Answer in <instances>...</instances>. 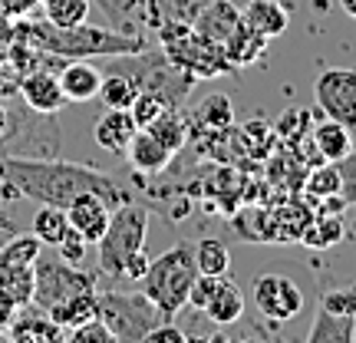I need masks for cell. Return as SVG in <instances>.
Instances as JSON below:
<instances>
[{"instance_id":"36","label":"cell","mask_w":356,"mask_h":343,"mask_svg":"<svg viewBox=\"0 0 356 343\" xmlns=\"http://www.w3.org/2000/svg\"><path fill=\"white\" fill-rule=\"evenodd\" d=\"M198 115H202V122H204V126L225 129V126H231V119H234V109H231V99H228V96H221V93H215V96H208V99L202 102V109H198Z\"/></svg>"},{"instance_id":"26","label":"cell","mask_w":356,"mask_h":343,"mask_svg":"<svg viewBox=\"0 0 356 343\" xmlns=\"http://www.w3.org/2000/svg\"><path fill=\"white\" fill-rule=\"evenodd\" d=\"M139 96V86H136V79L122 73V70H106L102 73V86H99V99L106 109H129L132 99Z\"/></svg>"},{"instance_id":"48","label":"cell","mask_w":356,"mask_h":343,"mask_svg":"<svg viewBox=\"0 0 356 343\" xmlns=\"http://www.w3.org/2000/svg\"><path fill=\"white\" fill-rule=\"evenodd\" d=\"M0 208H3V195H0Z\"/></svg>"},{"instance_id":"35","label":"cell","mask_w":356,"mask_h":343,"mask_svg":"<svg viewBox=\"0 0 356 343\" xmlns=\"http://www.w3.org/2000/svg\"><path fill=\"white\" fill-rule=\"evenodd\" d=\"M168 106L159 96H152V93H145V89H139V96L132 99V106H129V115H132V122L139 129H149L159 119V115L165 113Z\"/></svg>"},{"instance_id":"20","label":"cell","mask_w":356,"mask_h":343,"mask_svg":"<svg viewBox=\"0 0 356 343\" xmlns=\"http://www.w3.org/2000/svg\"><path fill=\"white\" fill-rule=\"evenodd\" d=\"M204 317L211 320V324H238L241 320V314H244V294H241V287L234 284V280H228V274L218 280V287H215V294H211V301L204 304V310H202Z\"/></svg>"},{"instance_id":"46","label":"cell","mask_w":356,"mask_h":343,"mask_svg":"<svg viewBox=\"0 0 356 343\" xmlns=\"http://www.w3.org/2000/svg\"><path fill=\"white\" fill-rule=\"evenodd\" d=\"M337 3H340V10H343L346 17H353L356 20V0H337Z\"/></svg>"},{"instance_id":"38","label":"cell","mask_w":356,"mask_h":343,"mask_svg":"<svg viewBox=\"0 0 356 343\" xmlns=\"http://www.w3.org/2000/svg\"><path fill=\"white\" fill-rule=\"evenodd\" d=\"M337 168H340V178H343L340 198H343L346 208H350V205H356V149H350V155H343V159L337 162Z\"/></svg>"},{"instance_id":"12","label":"cell","mask_w":356,"mask_h":343,"mask_svg":"<svg viewBox=\"0 0 356 343\" xmlns=\"http://www.w3.org/2000/svg\"><path fill=\"white\" fill-rule=\"evenodd\" d=\"M7 340H17V343H56V340H66V330L56 324V320L37 307L33 301L24 307H17L13 320L7 324Z\"/></svg>"},{"instance_id":"2","label":"cell","mask_w":356,"mask_h":343,"mask_svg":"<svg viewBox=\"0 0 356 343\" xmlns=\"http://www.w3.org/2000/svg\"><path fill=\"white\" fill-rule=\"evenodd\" d=\"M13 40H20L33 50H43L60 60H96V56H132V53L149 50V40L142 33H122L113 26H92V24H73V26H53L50 20L30 24L20 17L13 26Z\"/></svg>"},{"instance_id":"21","label":"cell","mask_w":356,"mask_h":343,"mask_svg":"<svg viewBox=\"0 0 356 343\" xmlns=\"http://www.w3.org/2000/svg\"><path fill=\"white\" fill-rule=\"evenodd\" d=\"M267 43H270V40L261 37L254 26L244 24V17H241V24L234 26V33L225 40V56L231 60L234 70H244V66L257 63V56L267 50Z\"/></svg>"},{"instance_id":"47","label":"cell","mask_w":356,"mask_h":343,"mask_svg":"<svg viewBox=\"0 0 356 343\" xmlns=\"http://www.w3.org/2000/svg\"><path fill=\"white\" fill-rule=\"evenodd\" d=\"M3 129H7V109L0 106V136H3Z\"/></svg>"},{"instance_id":"9","label":"cell","mask_w":356,"mask_h":343,"mask_svg":"<svg viewBox=\"0 0 356 343\" xmlns=\"http://www.w3.org/2000/svg\"><path fill=\"white\" fill-rule=\"evenodd\" d=\"M314 96L327 119H337L346 129H356V70H346V66L323 70L317 77Z\"/></svg>"},{"instance_id":"8","label":"cell","mask_w":356,"mask_h":343,"mask_svg":"<svg viewBox=\"0 0 356 343\" xmlns=\"http://www.w3.org/2000/svg\"><path fill=\"white\" fill-rule=\"evenodd\" d=\"M99 271H83L79 264H70L63 257H43L33 261V304L50 310L60 301H70L76 294L96 291Z\"/></svg>"},{"instance_id":"42","label":"cell","mask_w":356,"mask_h":343,"mask_svg":"<svg viewBox=\"0 0 356 343\" xmlns=\"http://www.w3.org/2000/svg\"><path fill=\"white\" fill-rule=\"evenodd\" d=\"M149 261L152 257L145 255V248L142 251H136V255L126 261V271H122V280H129V284H142V278H145V271H149Z\"/></svg>"},{"instance_id":"40","label":"cell","mask_w":356,"mask_h":343,"mask_svg":"<svg viewBox=\"0 0 356 343\" xmlns=\"http://www.w3.org/2000/svg\"><path fill=\"white\" fill-rule=\"evenodd\" d=\"M86 248L89 244L83 241V238H79L76 231L70 228L63 234V241L56 244V251H60V257H63V261H70V264H83V257H86Z\"/></svg>"},{"instance_id":"45","label":"cell","mask_w":356,"mask_h":343,"mask_svg":"<svg viewBox=\"0 0 356 343\" xmlns=\"http://www.w3.org/2000/svg\"><path fill=\"white\" fill-rule=\"evenodd\" d=\"M10 234H13V225H10V221H7V218H3V215H0V244L7 241Z\"/></svg>"},{"instance_id":"43","label":"cell","mask_w":356,"mask_h":343,"mask_svg":"<svg viewBox=\"0 0 356 343\" xmlns=\"http://www.w3.org/2000/svg\"><path fill=\"white\" fill-rule=\"evenodd\" d=\"M0 10L7 13L10 20H20V17H30L37 10V0H0Z\"/></svg>"},{"instance_id":"31","label":"cell","mask_w":356,"mask_h":343,"mask_svg":"<svg viewBox=\"0 0 356 343\" xmlns=\"http://www.w3.org/2000/svg\"><path fill=\"white\" fill-rule=\"evenodd\" d=\"M37 7L43 10V20H50L53 26H73L89 20L92 0H37Z\"/></svg>"},{"instance_id":"5","label":"cell","mask_w":356,"mask_h":343,"mask_svg":"<svg viewBox=\"0 0 356 343\" xmlns=\"http://www.w3.org/2000/svg\"><path fill=\"white\" fill-rule=\"evenodd\" d=\"M155 37H159V50L195 79H215L234 70L231 60L225 56V47H218L211 40H204L202 33H195L191 24L165 20V24L155 26Z\"/></svg>"},{"instance_id":"41","label":"cell","mask_w":356,"mask_h":343,"mask_svg":"<svg viewBox=\"0 0 356 343\" xmlns=\"http://www.w3.org/2000/svg\"><path fill=\"white\" fill-rule=\"evenodd\" d=\"M185 340H188V333L181 330L175 320H162V324L152 327L149 337H145V343H185Z\"/></svg>"},{"instance_id":"44","label":"cell","mask_w":356,"mask_h":343,"mask_svg":"<svg viewBox=\"0 0 356 343\" xmlns=\"http://www.w3.org/2000/svg\"><path fill=\"white\" fill-rule=\"evenodd\" d=\"M10 43H13V20L0 10V50H10Z\"/></svg>"},{"instance_id":"15","label":"cell","mask_w":356,"mask_h":343,"mask_svg":"<svg viewBox=\"0 0 356 343\" xmlns=\"http://www.w3.org/2000/svg\"><path fill=\"white\" fill-rule=\"evenodd\" d=\"M60 89H63L66 102H89L99 96V86H102V70L89 63V60H66L60 70Z\"/></svg>"},{"instance_id":"29","label":"cell","mask_w":356,"mask_h":343,"mask_svg":"<svg viewBox=\"0 0 356 343\" xmlns=\"http://www.w3.org/2000/svg\"><path fill=\"white\" fill-rule=\"evenodd\" d=\"M66 231H70L66 208H56V205H40V212L33 215V234L43 241V248H56V244L63 241Z\"/></svg>"},{"instance_id":"11","label":"cell","mask_w":356,"mask_h":343,"mask_svg":"<svg viewBox=\"0 0 356 343\" xmlns=\"http://www.w3.org/2000/svg\"><path fill=\"white\" fill-rule=\"evenodd\" d=\"M109 215H113V205L106 202L96 191H83L73 202L66 205V218H70V228L76 231L86 244H96L102 238V231L109 225Z\"/></svg>"},{"instance_id":"24","label":"cell","mask_w":356,"mask_h":343,"mask_svg":"<svg viewBox=\"0 0 356 343\" xmlns=\"http://www.w3.org/2000/svg\"><path fill=\"white\" fill-rule=\"evenodd\" d=\"M208 3H211V0H145V17H149L152 26L165 24V20L191 24Z\"/></svg>"},{"instance_id":"32","label":"cell","mask_w":356,"mask_h":343,"mask_svg":"<svg viewBox=\"0 0 356 343\" xmlns=\"http://www.w3.org/2000/svg\"><path fill=\"white\" fill-rule=\"evenodd\" d=\"M0 294L13 307L33 301V267H0Z\"/></svg>"},{"instance_id":"14","label":"cell","mask_w":356,"mask_h":343,"mask_svg":"<svg viewBox=\"0 0 356 343\" xmlns=\"http://www.w3.org/2000/svg\"><path fill=\"white\" fill-rule=\"evenodd\" d=\"M241 24V7L234 0H211L195 20H191V30L202 33L204 40H211L218 47H225V40L234 33V26Z\"/></svg>"},{"instance_id":"7","label":"cell","mask_w":356,"mask_h":343,"mask_svg":"<svg viewBox=\"0 0 356 343\" xmlns=\"http://www.w3.org/2000/svg\"><path fill=\"white\" fill-rule=\"evenodd\" d=\"M99 320L113 330L115 343H139L162 324V310L142 291H96Z\"/></svg>"},{"instance_id":"30","label":"cell","mask_w":356,"mask_h":343,"mask_svg":"<svg viewBox=\"0 0 356 343\" xmlns=\"http://www.w3.org/2000/svg\"><path fill=\"white\" fill-rule=\"evenodd\" d=\"M340 238H343V221H340V212H337V215L327 212V215L310 218V221L304 225V231H300V241L310 244V248H333Z\"/></svg>"},{"instance_id":"3","label":"cell","mask_w":356,"mask_h":343,"mask_svg":"<svg viewBox=\"0 0 356 343\" xmlns=\"http://www.w3.org/2000/svg\"><path fill=\"white\" fill-rule=\"evenodd\" d=\"M195 278H198L195 248L188 241H178L149 261V271L142 278V294L162 310L165 320H175L178 310L188 307V291Z\"/></svg>"},{"instance_id":"18","label":"cell","mask_w":356,"mask_h":343,"mask_svg":"<svg viewBox=\"0 0 356 343\" xmlns=\"http://www.w3.org/2000/svg\"><path fill=\"white\" fill-rule=\"evenodd\" d=\"M356 340V320L343 310L320 304L317 317L307 330V343H353Z\"/></svg>"},{"instance_id":"1","label":"cell","mask_w":356,"mask_h":343,"mask_svg":"<svg viewBox=\"0 0 356 343\" xmlns=\"http://www.w3.org/2000/svg\"><path fill=\"white\" fill-rule=\"evenodd\" d=\"M0 191L7 198H30L37 205L66 208L76 195L96 191L106 202L119 208L129 202V191L86 162H66V159H33V155H0Z\"/></svg>"},{"instance_id":"37","label":"cell","mask_w":356,"mask_h":343,"mask_svg":"<svg viewBox=\"0 0 356 343\" xmlns=\"http://www.w3.org/2000/svg\"><path fill=\"white\" fill-rule=\"evenodd\" d=\"M66 340L70 343H115V337L99 317H92V320H86V324L73 327V330L66 333Z\"/></svg>"},{"instance_id":"39","label":"cell","mask_w":356,"mask_h":343,"mask_svg":"<svg viewBox=\"0 0 356 343\" xmlns=\"http://www.w3.org/2000/svg\"><path fill=\"white\" fill-rule=\"evenodd\" d=\"M225 278V274H221ZM221 278H211V274H198L195 278V284H191V291H188V307H195V310H204V304L211 301V294H215L218 287V280Z\"/></svg>"},{"instance_id":"6","label":"cell","mask_w":356,"mask_h":343,"mask_svg":"<svg viewBox=\"0 0 356 343\" xmlns=\"http://www.w3.org/2000/svg\"><path fill=\"white\" fill-rule=\"evenodd\" d=\"M113 70H122L129 77L136 79V86L152 93L159 99L165 102L168 109H178L185 96L191 93V86L198 83L195 77H188L181 66H175L168 60L165 53L159 50H142V53H132V56H113Z\"/></svg>"},{"instance_id":"10","label":"cell","mask_w":356,"mask_h":343,"mask_svg":"<svg viewBox=\"0 0 356 343\" xmlns=\"http://www.w3.org/2000/svg\"><path fill=\"white\" fill-rule=\"evenodd\" d=\"M251 291H254L257 310H261L267 320L287 324V320L300 317V310H304V291H300L287 274H277V271L261 274V278H254V287H251Z\"/></svg>"},{"instance_id":"23","label":"cell","mask_w":356,"mask_h":343,"mask_svg":"<svg viewBox=\"0 0 356 343\" xmlns=\"http://www.w3.org/2000/svg\"><path fill=\"white\" fill-rule=\"evenodd\" d=\"M106 13V20L113 30L122 33H142V26L149 24L145 17V0H96Z\"/></svg>"},{"instance_id":"28","label":"cell","mask_w":356,"mask_h":343,"mask_svg":"<svg viewBox=\"0 0 356 343\" xmlns=\"http://www.w3.org/2000/svg\"><path fill=\"white\" fill-rule=\"evenodd\" d=\"M195 248V264H198V274H211V278H221L231 271V251L221 238H202Z\"/></svg>"},{"instance_id":"27","label":"cell","mask_w":356,"mask_h":343,"mask_svg":"<svg viewBox=\"0 0 356 343\" xmlns=\"http://www.w3.org/2000/svg\"><path fill=\"white\" fill-rule=\"evenodd\" d=\"M43 255V241L37 234H20L13 231L7 241L0 244V267H33V261Z\"/></svg>"},{"instance_id":"16","label":"cell","mask_w":356,"mask_h":343,"mask_svg":"<svg viewBox=\"0 0 356 343\" xmlns=\"http://www.w3.org/2000/svg\"><path fill=\"white\" fill-rule=\"evenodd\" d=\"M136 132H139V126L132 122L129 109H106V113L96 119V126H92V139H96V145L106 149V152L126 155L129 142H132Z\"/></svg>"},{"instance_id":"13","label":"cell","mask_w":356,"mask_h":343,"mask_svg":"<svg viewBox=\"0 0 356 343\" xmlns=\"http://www.w3.org/2000/svg\"><path fill=\"white\" fill-rule=\"evenodd\" d=\"M20 99L24 106H30L33 113H43V115H56L60 109L66 106V96L60 89V77L47 70V66H37L20 77Z\"/></svg>"},{"instance_id":"17","label":"cell","mask_w":356,"mask_h":343,"mask_svg":"<svg viewBox=\"0 0 356 343\" xmlns=\"http://www.w3.org/2000/svg\"><path fill=\"white\" fill-rule=\"evenodd\" d=\"M241 17L248 26H254L261 37L267 40H277L287 33L291 26V13L280 0H248L241 7Z\"/></svg>"},{"instance_id":"19","label":"cell","mask_w":356,"mask_h":343,"mask_svg":"<svg viewBox=\"0 0 356 343\" xmlns=\"http://www.w3.org/2000/svg\"><path fill=\"white\" fill-rule=\"evenodd\" d=\"M126 155H129V162H132V168H136V172H145V175H155V172H162V168L172 162V152L155 139L149 129H139V132L132 136Z\"/></svg>"},{"instance_id":"33","label":"cell","mask_w":356,"mask_h":343,"mask_svg":"<svg viewBox=\"0 0 356 343\" xmlns=\"http://www.w3.org/2000/svg\"><path fill=\"white\" fill-rule=\"evenodd\" d=\"M340 189H343V178H340L337 162H320V166L307 175V185H304V191L310 195V198H317V202H330V198H337Z\"/></svg>"},{"instance_id":"34","label":"cell","mask_w":356,"mask_h":343,"mask_svg":"<svg viewBox=\"0 0 356 343\" xmlns=\"http://www.w3.org/2000/svg\"><path fill=\"white\" fill-rule=\"evenodd\" d=\"M149 132H152L155 139L162 142L172 155H178V149H181L185 139H188V126H185V119L178 115V109H165V113L149 126Z\"/></svg>"},{"instance_id":"4","label":"cell","mask_w":356,"mask_h":343,"mask_svg":"<svg viewBox=\"0 0 356 343\" xmlns=\"http://www.w3.org/2000/svg\"><path fill=\"white\" fill-rule=\"evenodd\" d=\"M149 221H152V212L145 205L126 202L113 208L109 215V225L102 231V238L96 241V264H99V274L113 280H122V271H126V261L136 251L145 248V238H149Z\"/></svg>"},{"instance_id":"25","label":"cell","mask_w":356,"mask_h":343,"mask_svg":"<svg viewBox=\"0 0 356 343\" xmlns=\"http://www.w3.org/2000/svg\"><path fill=\"white\" fill-rule=\"evenodd\" d=\"M47 314H50V317L56 320L66 333H70L73 327H79V324L99 317V310H96V291L76 294V297H70V301H60V304H53Z\"/></svg>"},{"instance_id":"22","label":"cell","mask_w":356,"mask_h":343,"mask_svg":"<svg viewBox=\"0 0 356 343\" xmlns=\"http://www.w3.org/2000/svg\"><path fill=\"white\" fill-rule=\"evenodd\" d=\"M350 132L353 129H346L337 119H327V122L314 126V145H317L320 162H340L343 155H350V149H353V136Z\"/></svg>"}]
</instances>
